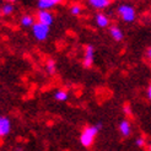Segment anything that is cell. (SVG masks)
Listing matches in <instances>:
<instances>
[{
  "label": "cell",
  "instance_id": "obj_9",
  "mask_svg": "<svg viewBox=\"0 0 151 151\" xmlns=\"http://www.w3.org/2000/svg\"><path fill=\"white\" fill-rule=\"evenodd\" d=\"M96 21H97V25H99L100 27H107L109 25L108 17L106 16V15H103V14H97Z\"/></svg>",
  "mask_w": 151,
  "mask_h": 151
},
{
  "label": "cell",
  "instance_id": "obj_2",
  "mask_svg": "<svg viewBox=\"0 0 151 151\" xmlns=\"http://www.w3.org/2000/svg\"><path fill=\"white\" fill-rule=\"evenodd\" d=\"M49 33V26L43 25V24H33V35L38 41H44L48 37Z\"/></svg>",
  "mask_w": 151,
  "mask_h": 151
},
{
  "label": "cell",
  "instance_id": "obj_11",
  "mask_svg": "<svg viewBox=\"0 0 151 151\" xmlns=\"http://www.w3.org/2000/svg\"><path fill=\"white\" fill-rule=\"evenodd\" d=\"M90 4L96 9H104L106 6H108L109 0H90Z\"/></svg>",
  "mask_w": 151,
  "mask_h": 151
},
{
  "label": "cell",
  "instance_id": "obj_1",
  "mask_svg": "<svg viewBox=\"0 0 151 151\" xmlns=\"http://www.w3.org/2000/svg\"><path fill=\"white\" fill-rule=\"evenodd\" d=\"M103 124L100 122L95 125H88L86 127L84 130H82L81 135H80V144L84 146V147H90L92 146L93 141L97 137V134L100 133V130L102 129Z\"/></svg>",
  "mask_w": 151,
  "mask_h": 151
},
{
  "label": "cell",
  "instance_id": "obj_10",
  "mask_svg": "<svg viewBox=\"0 0 151 151\" xmlns=\"http://www.w3.org/2000/svg\"><path fill=\"white\" fill-rule=\"evenodd\" d=\"M109 31H111V36H112L116 41H122V40H123V32L120 31V29H119L117 26H112V27L109 28Z\"/></svg>",
  "mask_w": 151,
  "mask_h": 151
},
{
  "label": "cell",
  "instance_id": "obj_4",
  "mask_svg": "<svg viewBox=\"0 0 151 151\" xmlns=\"http://www.w3.org/2000/svg\"><path fill=\"white\" fill-rule=\"evenodd\" d=\"M11 128H12L11 120L5 116H0V138L7 137L11 132Z\"/></svg>",
  "mask_w": 151,
  "mask_h": 151
},
{
  "label": "cell",
  "instance_id": "obj_21",
  "mask_svg": "<svg viewBox=\"0 0 151 151\" xmlns=\"http://www.w3.org/2000/svg\"><path fill=\"white\" fill-rule=\"evenodd\" d=\"M15 151H25V150L22 149V147H20V146H17L16 149H15Z\"/></svg>",
  "mask_w": 151,
  "mask_h": 151
},
{
  "label": "cell",
  "instance_id": "obj_18",
  "mask_svg": "<svg viewBox=\"0 0 151 151\" xmlns=\"http://www.w3.org/2000/svg\"><path fill=\"white\" fill-rule=\"evenodd\" d=\"M124 112H125V114H130V112H132V109H130V106L125 104V106H124Z\"/></svg>",
  "mask_w": 151,
  "mask_h": 151
},
{
  "label": "cell",
  "instance_id": "obj_7",
  "mask_svg": "<svg viewBox=\"0 0 151 151\" xmlns=\"http://www.w3.org/2000/svg\"><path fill=\"white\" fill-rule=\"evenodd\" d=\"M119 133L123 135L124 138H128V137H130V134H132V124L129 123V120H122V122L119 123Z\"/></svg>",
  "mask_w": 151,
  "mask_h": 151
},
{
  "label": "cell",
  "instance_id": "obj_22",
  "mask_svg": "<svg viewBox=\"0 0 151 151\" xmlns=\"http://www.w3.org/2000/svg\"><path fill=\"white\" fill-rule=\"evenodd\" d=\"M9 1H16V0H9Z\"/></svg>",
  "mask_w": 151,
  "mask_h": 151
},
{
  "label": "cell",
  "instance_id": "obj_3",
  "mask_svg": "<svg viewBox=\"0 0 151 151\" xmlns=\"http://www.w3.org/2000/svg\"><path fill=\"white\" fill-rule=\"evenodd\" d=\"M118 12L120 14V16L123 17L124 21L127 22H132L135 19V10L134 7L129 6V5H122L118 7Z\"/></svg>",
  "mask_w": 151,
  "mask_h": 151
},
{
  "label": "cell",
  "instance_id": "obj_23",
  "mask_svg": "<svg viewBox=\"0 0 151 151\" xmlns=\"http://www.w3.org/2000/svg\"><path fill=\"white\" fill-rule=\"evenodd\" d=\"M0 16H1V12H0Z\"/></svg>",
  "mask_w": 151,
  "mask_h": 151
},
{
  "label": "cell",
  "instance_id": "obj_17",
  "mask_svg": "<svg viewBox=\"0 0 151 151\" xmlns=\"http://www.w3.org/2000/svg\"><path fill=\"white\" fill-rule=\"evenodd\" d=\"M135 144H137V146H144L145 145V139L144 138H138L137 140H135Z\"/></svg>",
  "mask_w": 151,
  "mask_h": 151
},
{
  "label": "cell",
  "instance_id": "obj_5",
  "mask_svg": "<svg viewBox=\"0 0 151 151\" xmlns=\"http://www.w3.org/2000/svg\"><path fill=\"white\" fill-rule=\"evenodd\" d=\"M93 55H95L93 47L92 46H87L86 49H85V59H84V63H82L86 69H88V68L92 65V63H93Z\"/></svg>",
  "mask_w": 151,
  "mask_h": 151
},
{
  "label": "cell",
  "instance_id": "obj_14",
  "mask_svg": "<svg viewBox=\"0 0 151 151\" xmlns=\"http://www.w3.org/2000/svg\"><path fill=\"white\" fill-rule=\"evenodd\" d=\"M47 69L49 74H54L55 73V62L54 60H49L47 63Z\"/></svg>",
  "mask_w": 151,
  "mask_h": 151
},
{
  "label": "cell",
  "instance_id": "obj_24",
  "mask_svg": "<svg viewBox=\"0 0 151 151\" xmlns=\"http://www.w3.org/2000/svg\"><path fill=\"white\" fill-rule=\"evenodd\" d=\"M112 1H114V0H112Z\"/></svg>",
  "mask_w": 151,
  "mask_h": 151
},
{
  "label": "cell",
  "instance_id": "obj_15",
  "mask_svg": "<svg viewBox=\"0 0 151 151\" xmlns=\"http://www.w3.org/2000/svg\"><path fill=\"white\" fill-rule=\"evenodd\" d=\"M14 11V6L11 4H6L3 6V14L4 15H10Z\"/></svg>",
  "mask_w": 151,
  "mask_h": 151
},
{
  "label": "cell",
  "instance_id": "obj_20",
  "mask_svg": "<svg viewBox=\"0 0 151 151\" xmlns=\"http://www.w3.org/2000/svg\"><path fill=\"white\" fill-rule=\"evenodd\" d=\"M150 55H151V49H150V47L147 48V50H146V57L150 59Z\"/></svg>",
  "mask_w": 151,
  "mask_h": 151
},
{
  "label": "cell",
  "instance_id": "obj_19",
  "mask_svg": "<svg viewBox=\"0 0 151 151\" xmlns=\"http://www.w3.org/2000/svg\"><path fill=\"white\" fill-rule=\"evenodd\" d=\"M146 95H147V99L150 100L151 99V86L149 85V87H147V91H146Z\"/></svg>",
  "mask_w": 151,
  "mask_h": 151
},
{
  "label": "cell",
  "instance_id": "obj_12",
  "mask_svg": "<svg viewBox=\"0 0 151 151\" xmlns=\"http://www.w3.org/2000/svg\"><path fill=\"white\" fill-rule=\"evenodd\" d=\"M68 97H69V95H68V92L65 91V90H58V91L54 93V99L59 102H64L68 100Z\"/></svg>",
  "mask_w": 151,
  "mask_h": 151
},
{
  "label": "cell",
  "instance_id": "obj_13",
  "mask_svg": "<svg viewBox=\"0 0 151 151\" xmlns=\"http://www.w3.org/2000/svg\"><path fill=\"white\" fill-rule=\"evenodd\" d=\"M21 24L24 25L25 27H31V26H33V19L31 16H28V15H26V16L22 17Z\"/></svg>",
  "mask_w": 151,
  "mask_h": 151
},
{
  "label": "cell",
  "instance_id": "obj_8",
  "mask_svg": "<svg viewBox=\"0 0 151 151\" xmlns=\"http://www.w3.org/2000/svg\"><path fill=\"white\" fill-rule=\"evenodd\" d=\"M60 1L62 0H38V7L41 10L46 11L47 9H50V7H53Z\"/></svg>",
  "mask_w": 151,
  "mask_h": 151
},
{
  "label": "cell",
  "instance_id": "obj_6",
  "mask_svg": "<svg viewBox=\"0 0 151 151\" xmlns=\"http://www.w3.org/2000/svg\"><path fill=\"white\" fill-rule=\"evenodd\" d=\"M38 22L40 24H43V25L50 26L53 24V15L50 12H48V11L41 10L38 12Z\"/></svg>",
  "mask_w": 151,
  "mask_h": 151
},
{
  "label": "cell",
  "instance_id": "obj_16",
  "mask_svg": "<svg viewBox=\"0 0 151 151\" xmlns=\"http://www.w3.org/2000/svg\"><path fill=\"white\" fill-rule=\"evenodd\" d=\"M70 12L73 15H75V16H78V15H80V12H81V7L79 5H74L70 9Z\"/></svg>",
  "mask_w": 151,
  "mask_h": 151
}]
</instances>
